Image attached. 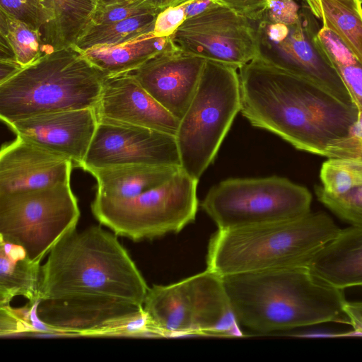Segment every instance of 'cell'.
Wrapping results in <instances>:
<instances>
[{"label": "cell", "instance_id": "cell-11", "mask_svg": "<svg viewBox=\"0 0 362 362\" xmlns=\"http://www.w3.org/2000/svg\"><path fill=\"white\" fill-rule=\"evenodd\" d=\"M250 21L257 38L256 57L313 81L344 103L355 105L345 83L317 42L320 28L308 6L300 8L298 19L293 23L263 17Z\"/></svg>", "mask_w": 362, "mask_h": 362}, {"label": "cell", "instance_id": "cell-40", "mask_svg": "<svg viewBox=\"0 0 362 362\" xmlns=\"http://www.w3.org/2000/svg\"><path fill=\"white\" fill-rule=\"evenodd\" d=\"M152 6L163 10L171 6L180 4L182 0H146Z\"/></svg>", "mask_w": 362, "mask_h": 362}, {"label": "cell", "instance_id": "cell-23", "mask_svg": "<svg viewBox=\"0 0 362 362\" xmlns=\"http://www.w3.org/2000/svg\"><path fill=\"white\" fill-rule=\"evenodd\" d=\"M40 263L32 262L18 246L1 240L0 308L10 306L12 299L21 296L30 305L39 300Z\"/></svg>", "mask_w": 362, "mask_h": 362}, {"label": "cell", "instance_id": "cell-4", "mask_svg": "<svg viewBox=\"0 0 362 362\" xmlns=\"http://www.w3.org/2000/svg\"><path fill=\"white\" fill-rule=\"evenodd\" d=\"M324 212L253 226L221 230L211 237L206 269L221 276L306 267L339 230Z\"/></svg>", "mask_w": 362, "mask_h": 362}, {"label": "cell", "instance_id": "cell-13", "mask_svg": "<svg viewBox=\"0 0 362 362\" xmlns=\"http://www.w3.org/2000/svg\"><path fill=\"white\" fill-rule=\"evenodd\" d=\"M172 39L186 52L238 69L258 54L251 21L225 5L187 19Z\"/></svg>", "mask_w": 362, "mask_h": 362}, {"label": "cell", "instance_id": "cell-32", "mask_svg": "<svg viewBox=\"0 0 362 362\" xmlns=\"http://www.w3.org/2000/svg\"><path fill=\"white\" fill-rule=\"evenodd\" d=\"M186 20L180 4L165 8L156 17L153 33L157 37H171Z\"/></svg>", "mask_w": 362, "mask_h": 362}, {"label": "cell", "instance_id": "cell-14", "mask_svg": "<svg viewBox=\"0 0 362 362\" xmlns=\"http://www.w3.org/2000/svg\"><path fill=\"white\" fill-rule=\"evenodd\" d=\"M127 165L181 167L175 136L141 127L98 122L80 168L88 172Z\"/></svg>", "mask_w": 362, "mask_h": 362}, {"label": "cell", "instance_id": "cell-39", "mask_svg": "<svg viewBox=\"0 0 362 362\" xmlns=\"http://www.w3.org/2000/svg\"><path fill=\"white\" fill-rule=\"evenodd\" d=\"M22 68L23 67L16 60H0V83L11 78Z\"/></svg>", "mask_w": 362, "mask_h": 362}, {"label": "cell", "instance_id": "cell-3", "mask_svg": "<svg viewBox=\"0 0 362 362\" xmlns=\"http://www.w3.org/2000/svg\"><path fill=\"white\" fill-rule=\"evenodd\" d=\"M41 266L39 300L107 297L143 305L148 286L117 235L100 226L63 237Z\"/></svg>", "mask_w": 362, "mask_h": 362}, {"label": "cell", "instance_id": "cell-18", "mask_svg": "<svg viewBox=\"0 0 362 362\" xmlns=\"http://www.w3.org/2000/svg\"><path fill=\"white\" fill-rule=\"evenodd\" d=\"M73 162L19 136L0 153V194L70 182Z\"/></svg>", "mask_w": 362, "mask_h": 362}, {"label": "cell", "instance_id": "cell-29", "mask_svg": "<svg viewBox=\"0 0 362 362\" xmlns=\"http://www.w3.org/2000/svg\"><path fill=\"white\" fill-rule=\"evenodd\" d=\"M315 192L318 200L337 216L352 226H362V186L343 194L332 195L317 185Z\"/></svg>", "mask_w": 362, "mask_h": 362}, {"label": "cell", "instance_id": "cell-31", "mask_svg": "<svg viewBox=\"0 0 362 362\" xmlns=\"http://www.w3.org/2000/svg\"><path fill=\"white\" fill-rule=\"evenodd\" d=\"M317 40L334 68L359 61L339 37L328 28H320Z\"/></svg>", "mask_w": 362, "mask_h": 362}, {"label": "cell", "instance_id": "cell-25", "mask_svg": "<svg viewBox=\"0 0 362 362\" xmlns=\"http://www.w3.org/2000/svg\"><path fill=\"white\" fill-rule=\"evenodd\" d=\"M160 11L134 16L111 24L87 26L73 47L84 51L97 45L121 43L153 32Z\"/></svg>", "mask_w": 362, "mask_h": 362}, {"label": "cell", "instance_id": "cell-24", "mask_svg": "<svg viewBox=\"0 0 362 362\" xmlns=\"http://www.w3.org/2000/svg\"><path fill=\"white\" fill-rule=\"evenodd\" d=\"M322 27L337 34L362 63V2L361 0H305Z\"/></svg>", "mask_w": 362, "mask_h": 362}, {"label": "cell", "instance_id": "cell-35", "mask_svg": "<svg viewBox=\"0 0 362 362\" xmlns=\"http://www.w3.org/2000/svg\"><path fill=\"white\" fill-rule=\"evenodd\" d=\"M0 334L6 336L33 329L22 312L13 310L10 306L0 308Z\"/></svg>", "mask_w": 362, "mask_h": 362}, {"label": "cell", "instance_id": "cell-22", "mask_svg": "<svg viewBox=\"0 0 362 362\" xmlns=\"http://www.w3.org/2000/svg\"><path fill=\"white\" fill-rule=\"evenodd\" d=\"M46 16L41 30L46 51L72 47L89 23L96 0H38Z\"/></svg>", "mask_w": 362, "mask_h": 362}, {"label": "cell", "instance_id": "cell-30", "mask_svg": "<svg viewBox=\"0 0 362 362\" xmlns=\"http://www.w3.org/2000/svg\"><path fill=\"white\" fill-rule=\"evenodd\" d=\"M0 9L40 33L46 23V16L38 0H0Z\"/></svg>", "mask_w": 362, "mask_h": 362}, {"label": "cell", "instance_id": "cell-41", "mask_svg": "<svg viewBox=\"0 0 362 362\" xmlns=\"http://www.w3.org/2000/svg\"><path fill=\"white\" fill-rule=\"evenodd\" d=\"M361 2H362V0H361Z\"/></svg>", "mask_w": 362, "mask_h": 362}, {"label": "cell", "instance_id": "cell-15", "mask_svg": "<svg viewBox=\"0 0 362 362\" xmlns=\"http://www.w3.org/2000/svg\"><path fill=\"white\" fill-rule=\"evenodd\" d=\"M206 61L182 50L174 43L129 73L180 120L197 91Z\"/></svg>", "mask_w": 362, "mask_h": 362}, {"label": "cell", "instance_id": "cell-7", "mask_svg": "<svg viewBox=\"0 0 362 362\" xmlns=\"http://www.w3.org/2000/svg\"><path fill=\"white\" fill-rule=\"evenodd\" d=\"M142 308L153 334H241L222 277L207 269L174 284L149 287Z\"/></svg>", "mask_w": 362, "mask_h": 362}, {"label": "cell", "instance_id": "cell-28", "mask_svg": "<svg viewBox=\"0 0 362 362\" xmlns=\"http://www.w3.org/2000/svg\"><path fill=\"white\" fill-rule=\"evenodd\" d=\"M160 11L146 0H96L87 26L111 24L134 16Z\"/></svg>", "mask_w": 362, "mask_h": 362}, {"label": "cell", "instance_id": "cell-2", "mask_svg": "<svg viewBox=\"0 0 362 362\" xmlns=\"http://www.w3.org/2000/svg\"><path fill=\"white\" fill-rule=\"evenodd\" d=\"M221 277L238 323L255 332L340 321L346 316L343 290L318 281L306 267Z\"/></svg>", "mask_w": 362, "mask_h": 362}, {"label": "cell", "instance_id": "cell-27", "mask_svg": "<svg viewBox=\"0 0 362 362\" xmlns=\"http://www.w3.org/2000/svg\"><path fill=\"white\" fill-rule=\"evenodd\" d=\"M322 189L340 195L362 186L361 158H328L320 168Z\"/></svg>", "mask_w": 362, "mask_h": 362}, {"label": "cell", "instance_id": "cell-5", "mask_svg": "<svg viewBox=\"0 0 362 362\" xmlns=\"http://www.w3.org/2000/svg\"><path fill=\"white\" fill-rule=\"evenodd\" d=\"M107 77L73 47L45 54L0 83L1 119L95 107Z\"/></svg>", "mask_w": 362, "mask_h": 362}, {"label": "cell", "instance_id": "cell-10", "mask_svg": "<svg viewBox=\"0 0 362 362\" xmlns=\"http://www.w3.org/2000/svg\"><path fill=\"white\" fill-rule=\"evenodd\" d=\"M79 218L70 182L0 194L1 240L21 247L34 262L40 263L63 237L75 230Z\"/></svg>", "mask_w": 362, "mask_h": 362}, {"label": "cell", "instance_id": "cell-36", "mask_svg": "<svg viewBox=\"0 0 362 362\" xmlns=\"http://www.w3.org/2000/svg\"><path fill=\"white\" fill-rule=\"evenodd\" d=\"M223 5L246 17L250 21L258 19L270 0H219Z\"/></svg>", "mask_w": 362, "mask_h": 362}, {"label": "cell", "instance_id": "cell-34", "mask_svg": "<svg viewBox=\"0 0 362 362\" xmlns=\"http://www.w3.org/2000/svg\"><path fill=\"white\" fill-rule=\"evenodd\" d=\"M334 69L348 88L354 103L362 110V63L337 66Z\"/></svg>", "mask_w": 362, "mask_h": 362}, {"label": "cell", "instance_id": "cell-6", "mask_svg": "<svg viewBox=\"0 0 362 362\" xmlns=\"http://www.w3.org/2000/svg\"><path fill=\"white\" fill-rule=\"evenodd\" d=\"M238 69L206 60L197 91L175 139L181 168L199 180L214 161L241 108Z\"/></svg>", "mask_w": 362, "mask_h": 362}, {"label": "cell", "instance_id": "cell-1", "mask_svg": "<svg viewBox=\"0 0 362 362\" xmlns=\"http://www.w3.org/2000/svg\"><path fill=\"white\" fill-rule=\"evenodd\" d=\"M238 70L242 115L298 150L325 156L334 141L350 134L358 119L356 105L258 57Z\"/></svg>", "mask_w": 362, "mask_h": 362}, {"label": "cell", "instance_id": "cell-38", "mask_svg": "<svg viewBox=\"0 0 362 362\" xmlns=\"http://www.w3.org/2000/svg\"><path fill=\"white\" fill-rule=\"evenodd\" d=\"M185 13L186 18L199 15L218 5H223L219 0H182L180 3Z\"/></svg>", "mask_w": 362, "mask_h": 362}, {"label": "cell", "instance_id": "cell-12", "mask_svg": "<svg viewBox=\"0 0 362 362\" xmlns=\"http://www.w3.org/2000/svg\"><path fill=\"white\" fill-rule=\"evenodd\" d=\"M37 320L48 329L78 335L148 332L141 305L107 297L74 296L40 300Z\"/></svg>", "mask_w": 362, "mask_h": 362}, {"label": "cell", "instance_id": "cell-37", "mask_svg": "<svg viewBox=\"0 0 362 362\" xmlns=\"http://www.w3.org/2000/svg\"><path fill=\"white\" fill-rule=\"evenodd\" d=\"M344 311L348 322L354 329V332L344 333V336H362V301H346L344 307Z\"/></svg>", "mask_w": 362, "mask_h": 362}, {"label": "cell", "instance_id": "cell-20", "mask_svg": "<svg viewBox=\"0 0 362 362\" xmlns=\"http://www.w3.org/2000/svg\"><path fill=\"white\" fill-rule=\"evenodd\" d=\"M181 167L127 165L88 171L97 181L95 196L128 199L138 196L169 180Z\"/></svg>", "mask_w": 362, "mask_h": 362}, {"label": "cell", "instance_id": "cell-17", "mask_svg": "<svg viewBox=\"0 0 362 362\" xmlns=\"http://www.w3.org/2000/svg\"><path fill=\"white\" fill-rule=\"evenodd\" d=\"M94 108L98 122L141 127L175 136L180 123L129 72L105 78Z\"/></svg>", "mask_w": 362, "mask_h": 362}, {"label": "cell", "instance_id": "cell-8", "mask_svg": "<svg viewBox=\"0 0 362 362\" xmlns=\"http://www.w3.org/2000/svg\"><path fill=\"white\" fill-rule=\"evenodd\" d=\"M198 181L180 168L163 184L132 198L95 196L91 211L101 225L135 242L177 233L195 220Z\"/></svg>", "mask_w": 362, "mask_h": 362}, {"label": "cell", "instance_id": "cell-9", "mask_svg": "<svg viewBox=\"0 0 362 362\" xmlns=\"http://www.w3.org/2000/svg\"><path fill=\"white\" fill-rule=\"evenodd\" d=\"M312 194L305 187L273 175L229 178L214 185L202 207L218 230H232L291 220L310 211Z\"/></svg>", "mask_w": 362, "mask_h": 362}, {"label": "cell", "instance_id": "cell-26", "mask_svg": "<svg viewBox=\"0 0 362 362\" xmlns=\"http://www.w3.org/2000/svg\"><path fill=\"white\" fill-rule=\"evenodd\" d=\"M0 34L8 41L17 62L25 67L47 54L40 30L0 9Z\"/></svg>", "mask_w": 362, "mask_h": 362}, {"label": "cell", "instance_id": "cell-16", "mask_svg": "<svg viewBox=\"0 0 362 362\" xmlns=\"http://www.w3.org/2000/svg\"><path fill=\"white\" fill-rule=\"evenodd\" d=\"M26 141L63 156L80 168L98 124L94 107L49 112L4 122Z\"/></svg>", "mask_w": 362, "mask_h": 362}, {"label": "cell", "instance_id": "cell-33", "mask_svg": "<svg viewBox=\"0 0 362 362\" xmlns=\"http://www.w3.org/2000/svg\"><path fill=\"white\" fill-rule=\"evenodd\" d=\"M300 8L295 0H270L260 17L274 22L293 23L298 19Z\"/></svg>", "mask_w": 362, "mask_h": 362}, {"label": "cell", "instance_id": "cell-21", "mask_svg": "<svg viewBox=\"0 0 362 362\" xmlns=\"http://www.w3.org/2000/svg\"><path fill=\"white\" fill-rule=\"evenodd\" d=\"M173 44L172 36L157 37L151 32L121 43L97 45L81 52L108 77L136 69Z\"/></svg>", "mask_w": 362, "mask_h": 362}, {"label": "cell", "instance_id": "cell-19", "mask_svg": "<svg viewBox=\"0 0 362 362\" xmlns=\"http://www.w3.org/2000/svg\"><path fill=\"white\" fill-rule=\"evenodd\" d=\"M306 267L315 279L329 286L341 290L362 286V226L339 229Z\"/></svg>", "mask_w": 362, "mask_h": 362}]
</instances>
